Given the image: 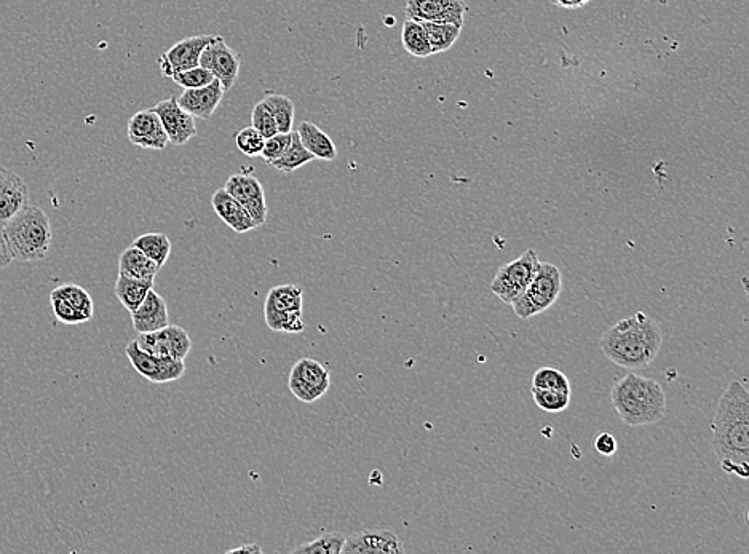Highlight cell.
I'll use <instances>...</instances> for the list:
<instances>
[{
    "label": "cell",
    "instance_id": "obj_1",
    "mask_svg": "<svg viewBox=\"0 0 749 554\" xmlns=\"http://www.w3.org/2000/svg\"><path fill=\"white\" fill-rule=\"evenodd\" d=\"M713 444L722 471L749 478V395L740 380H732L714 412Z\"/></svg>",
    "mask_w": 749,
    "mask_h": 554
},
{
    "label": "cell",
    "instance_id": "obj_2",
    "mask_svg": "<svg viewBox=\"0 0 749 554\" xmlns=\"http://www.w3.org/2000/svg\"><path fill=\"white\" fill-rule=\"evenodd\" d=\"M662 342L657 321L638 312L607 329L599 345L604 357L620 368L642 369L657 358Z\"/></svg>",
    "mask_w": 749,
    "mask_h": 554
},
{
    "label": "cell",
    "instance_id": "obj_3",
    "mask_svg": "<svg viewBox=\"0 0 749 554\" xmlns=\"http://www.w3.org/2000/svg\"><path fill=\"white\" fill-rule=\"evenodd\" d=\"M611 401L623 424L628 427L654 425L666 416V395L657 380L627 374L615 382Z\"/></svg>",
    "mask_w": 749,
    "mask_h": 554
},
{
    "label": "cell",
    "instance_id": "obj_4",
    "mask_svg": "<svg viewBox=\"0 0 749 554\" xmlns=\"http://www.w3.org/2000/svg\"><path fill=\"white\" fill-rule=\"evenodd\" d=\"M2 230L15 261H42L52 246V224L40 206H26Z\"/></svg>",
    "mask_w": 749,
    "mask_h": 554
},
{
    "label": "cell",
    "instance_id": "obj_5",
    "mask_svg": "<svg viewBox=\"0 0 749 554\" xmlns=\"http://www.w3.org/2000/svg\"><path fill=\"white\" fill-rule=\"evenodd\" d=\"M561 291H563L561 270L550 262L540 261L539 269L535 272L528 288L524 289V293L516 297L510 305L516 317L529 320L539 313L547 312L551 305L558 301Z\"/></svg>",
    "mask_w": 749,
    "mask_h": 554
},
{
    "label": "cell",
    "instance_id": "obj_6",
    "mask_svg": "<svg viewBox=\"0 0 749 554\" xmlns=\"http://www.w3.org/2000/svg\"><path fill=\"white\" fill-rule=\"evenodd\" d=\"M539 262V256L534 250L526 251L520 258L500 267L489 288L504 304H512L528 288L539 269Z\"/></svg>",
    "mask_w": 749,
    "mask_h": 554
},
{
    "label": "cell",
    "instance_id": "obj_7",
    "mask_svg": "<svg viewBox=\"0 0 749 554\" xmlns=\"http://www.w3.org/2000/svg\"><path fill=\"white\" fill-rule=\"evenodd\" d=\"M329 385L331 377L320 361L301 358L298 363H294L288 380V387L294 398L302 403H315L328 393Z\"/></svg>",
    "mask_w": 749,
    "mask_h": 554
},
{
    "label": "cell",
    "instance_id": "obj_8",
    "mask_svg": "<svg viewBox=\"0 0 749 554\" xmlns=\"http://www.w3.org/2000/svg\"><path fill=\"white\" fill-rule=\"evenodd\" d=\"M56 320L64 325H82L92 320L95 304L88 291L79 285H61L50 294Z\"/></svg>",
    "mask_w": 749,
    "mask_h": 554
},
{
    "label": "cell",
    "instance_id": "obj_9",
    "mask_svg": "<svg viewBox=\"0 0 749 554\" xmlns=\"http://www.w3.org/2000/svg\"><path fill=\"white\" fill-rule=\"evenodd\" d=\"M135 341L139 349L155 357L184 361L192 350L191 336L186 329L176 325H168L152 333H139Z\"/></svg>",
    "mask_w": 749,
    "mask_h": 554
},
{
    "label": "cell",
    "instance_id": "obj_10",
    "mask_svg": "<svg viewBox=\"0 0 749 554\" xmlns=\"http://www.w3.org/2000/svg\"><path fill=\"white\" fill-rule=\"evenodd\" d=\"M131 366L154 384H168L173 380L181 379L186 372V363L175 358L155 357L152 353L139 349L136 341H131L125 349Z\"/></svg>",
    "mask_w": 749,
    "mask_h": 554
},
{
    "label": "cell",
    "instance_id": "obj_11",
    "mask_svg": "<svg viewBox=\"0 0 749 554\" xmlns=\"http://www.w3.org/2000/svg\"><path fill=\"white\" fill-rule=\"evenodd\" d=\"M240 55L226 44L221 36H214L200 55V66L213 74L221 82L224 92L234 87L240 74Z\"/></svg>",
    "mask_w": 749,
    "mask_h": 554
},
{
    "label": "cell",
    "instance_id": "obj_12",
    "mask_svg": "<svg viewBox=\"0 0 749 554\" xmlns=\"http://www.w3.org/2000/svg\"><path fill=\"white\" fill-rule=\"evenodd\" d=\"M224 189L245 208L256 227L266 224L269 208H267L266 192L259 183V179L254 178L253 175L238 173L227 179Z\"/></svg>",
    "mask_w": 749,
    "mask_h": 554
},
{
    "label": "cell",
    "instance_id": "obj_13",
    "mask_svg": "<svg viewBox=\"0 0 749 554\" xmlns=\"http://www.w3.org/2000/svg\"><path fill=\"white\" fill-rule=\"evenodd\" d=\"M468 7L464 0H408L405 7L408 20L419 23H451L464 26Z\"/></svg>",
    "mask_w": 749,
    "mask_h": 554
},
{
    "label": "cell",
    "instance_id": "obj_14",
    "mask_svg": "<svg viewBox=\"0 0 749 554\" xmlns=\"http://www.w3.org/2000/svg\"><path fill=\"white\" fill-rule=\"evenodd\" d=\"M214 36H194L187 39L179 40L178 44L173 45L170 50L162 53L157 60L160 71L163 76L170 79L175 72L186 71V69L197 68L200 66V55L203 50L210 44Z\"/></svg>",
    "mask_w": 749,
    "mask_h": 554
},
{
    "label": "cell",
    "instance_id": "obj_15",
    "mask_svg": "<svg viewBox=\"0 0 749 554\" xmlns=\"http://www.w3.org/2000/svg\"><path fill=\"white\" fill-rule=\"evenodd\" d=\"M154 112L159 115L163 130L167 133L168 141L173 146H184L197 136L195 117H192L189 112L184 111L183 107L179 106L178 99L170 98L160 101L154 107Z\"/></svg>",
    "mask_w": 749,
    "mask_h": 554
},
{
    "label": "cell",
    "instance_id": "obj_16",
    "mask_svg": "<svg viewBox=\"0 0 749 554\" xmlns=\"http://www.w3.org/2000/svg\"><path fill=\"white\" fill-rule=\"evenodd\" d=\"M127 135L131 144L143 147V149L163 151L170 144L159 115L155 114L154 109L139 111L131 115L128 120Z\"/></svg>",
    "mask_w": 749,
    "mask_h": 554
},
{
    "label": "cell",
    "instance_id": "obj_17",
    "mask_svg": "<svg viewBox=\"0 0 749 554\" xmlns=\"http://www.w3.org/2000/svg\"><path fill=\"white\" fill-rule=\"evenodd\" d=\"M224 88L218 79L205 87L189 88L179 96L178 104L195 119L210 120L224 98Z\"/></svg>",
    "mask_w": 749,
    "mask_h": 554
},
{
    "label": "cell",
    "instance_id": "obj_18",
    "mask_svg": "<svg viewBox=\"0 0 749 554\" xmlns=\"http://www.w3.org/2000/svg\"><path fill=\"white\" fill-rule=\"evenodd\" d=\"M29 205V189L20 176L0 167V227Z\"/></svg>",
    "mask_w": 749,
    "mask_h": 554
},
{
    "label": "cell",
    "instance_id": "obj_19",
    "mask_svg": "<svg viewBox=\"0 0 749 554\" xmlns=\"http://www.w3.org/2000/svg\"><path fill=\"white\" fill-rule=\"evenodd\" d=\"M344 554H403L405 548L397 535L390 531H363L345 539Z\"/></svg>",
    "mask_w": 749,
    "mask_h": 554
},
{
    "label": "cell",
    "instance_id": "obj_20",
    "mask_svg": "<svg viewBox=\"0 0 749 554\" xmlns=\"http://www.w3.org/2000/svg\"><path fill=\"white\" fill-rule=\"evenodd\" d=\"M131 323L136 333H152L170 325L167 301L151 289L146 299L141 302L135 312H131Z\"/></svg>",
    "mask_w": 749,
    "mask_h": 554
},
{
    "label": "cell",
    "instance_id": "obj_21",
    "mask_svg": "<svg viewBox=\"0 0 749 554\" xmlns=\"http://www.w3.org/2000/svg\"><path fill=\"white\" fill-rule=\"evenodd\" d=\"M211 206H213L214 213L218 214V218L237 234H246L256 229V224L250 214L246 213L245 208L224 187L214 192L211 197Z\"/></svg>",
    "mask_w": 749,
    "mask_h": 554
},
{
    "label": "cell",
    "instance_id": "obj_22",
    "mask_svg": "<svg viewBox=\"0 0 749 554\" xmlns=\"http://www.w3.org/2000/svg\"><path fill=\"white\" fill-rule=\"evenodd\" d=\"M298 135L302 146L314 155L315 160L333 162L337 159V149L333 139L329 138L325 131L318 128L315 123L302 122L298 128Z\"/></svg>",
    "mask_w": 749,
    "mask_h": 554
},
{
    "label": "cell",
    "instance_id": "obj_23",
    "mask_svg": "<svg viewBox=\"0 0 749 554\" xmlns=\"http://www.w3.org/2000/svg\"><path fill=\"white\" fill-rule=\"evenodd\" d=\"M159 270L160 267L136 246L130 245L120 254L119 274L138 278V280H155Z\"/></svg>",
    "mask_w": 749,
    "mask_h": 554
},
{
    "label": "cell",
    "instance_id": "obj_24",
    "mask_svg": "<svg viewBox=\"0 0 749 554\" xmlns=\"http://www.w3.org/2000/svg\"><path fill=\"white\" fill-rule=\"evenodd\" d=\"M152 286H154V280H138V278L119 274L117 281H115L114 293L120 304L131 313L135 312L141 302L146 299Z\"/></svg>",
    "mask_w": 749,
    "mask_h": 554
},
{
    "label": "cell",
    "instance_id": "obj_25",
    "mask_svg": "<svg viewBox=\"0 0 749 554\" xmlns=\"http://www.w3.org/2000/svg\"><path fill=\"white\" fill-rule=\"evenodd\" d=\"M302 289L298 285H278L267 294L264 312H302Z\"/></svg>",
    "mask_w": 749,
    "mask_h": 554
},
{
    "label": "cell",
    "instance_id": "obj_26",
    "mask_svg": "<svg viewBox=\"0 0 749 554\" xmlns=\"http://www.w3.org/2000/svg\"><path fill=\"white\" fill-rule=\"evenodd\" d=\"M401 44L409 55L416 56V58H427V56L433 55L427 32L419 21L406 20L403 23Z\"/></svg>",
    "mask_w": 749,
    "mask_h": 554
},
{
    "label": "cell",
    "instance_id": "obj_27",
    "mask_svg": "<svg viewBox=\"0 0 749 554\" xmlns=\"http://www.w3.org/2000/svg\"><path fill=\"white\" fill-rule=\"evenodd\" d=\"M314 160V155L302 146L298 131H291L290 147L286 149L285 154L280 159L270 163V167L277 168L282 173H293V171L299 170V168L304 167L307 163L314 162Z\"/></svg>",
    "mask_w": 749,
    "mask_h": 554
},
{
    "label": "cell",
    "instance_id": "obj_28",
    "mask_svg": "<svg viewBox=\"0 0 749 554\" xmlns=\"http://www.w3.org/2000/svg\"><path fill=\"white\" fill-rule=\"evenodd\" d=\"M131 245L143 251L147 258L152 259L160 269L167 264L168 258H170L171 242L165 234L139 235Z\"/></svg>",
    "mask_w": 749,
    "mask_h": 554
},
{
    "label": "cell",
    "instance_id": "obj_29",
    "mask_svg": "<svg viewBox=\"0 0 749 554\" xmlns=\"http://www.w3.org/2000/svg\"><path fill=\"white\" fill-rule=\"evenodd\" d=\"M422 26L427 32L433 55L449 50L452 45L456 44L462 31V26L451 23H422Z\"/></svg>",
    "mask_w": 749,
    "mask_h": 554
},
{
    "label": "cell",
    "instance_id": "obj_30",
    "mask_svg": "<svg viewBox=\"0 0 749 554\" xmlns=\"http://www.w3.org/2000/svg\"><path fill=\"white\" fill-rule=\"evenodd\" d=\"M277 123L278 133H290L294 125V103L285 95H267L262 99Z\"/></svg>",
    "mask_w": 749,
    "mask_h": 554
},
{
    "label": "cell",
    "instance_id": "obj_31",
    "mask_svg": "<svg viewBox=\"0 0 749 554\" xmlns=\"http://www.w3.org/2000/svg\"><path fill=\"white\" fill-rule=\"evenodd\" d=\"M532 387L572 395L571 380H569V377L563 371L550 368V366H545V368L535 371L534 376H532Z\"/></svg>",
    "mask_w": 749,
    "mask_h": 554
},
{
    "label": "cell",
    "instance_id": "obj_32",
    "mask_svg": "<svg viewBox=\"0 0 749 554\" xmlns=\"http://www.w3.org/2000/svg\"><path fill=\"white\" fill-rule=\"evenodd\" d=\"M345 537L339 532L321 535L314 542L294 548V554H341L344 550Z\"/></svg>",
    "mask_w": 749,
    "mask_h": 554
},
{
    "label": "cell",
    "instance_id": "obj_33",
    "mask_svg": "<svg viewBox=\"0 0 749 554\" xmlns=\"http://www.w3.org/2000/svg\"><path fill=\"white\" fill-rule=\"evenodd\" d=\"M267 326L277 333L299 334L306 329L302 312L277 313L264 312Z\"/></svg>",
    "mask_w": 749,
    "mask_h": 554
},
{
    "label": "cell",
    "instance_id": "obj_34",
    "mask_svg": "<svg viewBox=\"0 0 749 554\" xmlns=\"http://www.w3.org/2000/svg\"><path fill=\"white\" fill-rule=\"evenodd\" d=\"M531 392L535 404L542 411L548 412V414H558V412L566 411L569 408V404H571V395H566V393L540 390V388L535 387H532Z\"/></svg>",
    "mask_w": 749,
    "mask_h": 554
},
{
    "label": "cell",
    "instance_id": "obj_35",
    "mask_svg": "<svg viewBox=\"0 0 749 554\" xmlns=\"http://www.w3.org/2000/svg\"><path fill=\"white\" fill-rule=\"evenodd\" d=\"M264 143H266V138L253 127L243 128L235 136V144H237L238 151L245 154L246 157H259Z\"/></svg>",
    "mask_w": 749,
    "mask_h": 554
},
{
    "label": "cell",
    "instance_id": "obj_36",
    "mask_svg": "<svg viewBox=\"0 0 749 554\" xmlns=\"http://www.w3.org/2000/svg\"><path fill=\"white\" fill-rule=\"evenodd\" d=\"M170 79L173 80L178 87L183 88V90H189V88L205 87V85L211 84L214 77L210 71H207V69H203L202 66H197V68L175 72Z\"/></svg>",
    "mask_w": 749,
    "mask_h": 554
},
{
    "label": "cell",
    "instance_id": "obj_37",
    "mask_svg": "<svg viewBox=\"0 0 749 554\" xmlns=\"http://www.w3.org/2000/svg\"><path fill=\"white\" fill-rule=\"evenodd\" d=\"M251 123H253L251 127L256 128V130H258L266 139L270 138V136L277 135L278 133L277 123H275V119L272 117V114H270L264 101H259V103L253 107V112H251Z\"/></svg>",
    "mask_w": 749,
    "mask_h": 554
},
{
    "label": "cell",
    "instance_id": "obj_38",
    "mask_svg": "<svg viewBox=\"0 0 749 554\" xmlns=\"http://www.w3.org/2000/svg\"><path fill=\"white\" fill-rule=\"evenodd\" d=\"M291 144V131L290 133H277V135L270 136L266 139L264 147H262L261 157L267 165L280 159L285 154L286 149Z\"/></svg>",
    "mask_w": 749,
    "mask_h": 554
},
{
    "label": "cell",
    "instance_id": "obj_39",
    "mask_svg": "<svg viewBox=\"0 0 749 554\" xmlns=\"http://www.w3.org/2000/svg\"><path fill=\"white\" fill-rule=\"evenodd\" d=\"M593 446H595L596 452L604 457H612L617 452V440L611 433H599Z\"/></svg>",
    "mask_w": 749,
    "mask_h": 554
},
{
    "label": "cell",
    "instance_id": "obj_40",
    "mask_svg": "<svg viewBox=\"0 0 749 554\" xmlns=\"http://www.w3.org/2000/svg\"><path fill=\"white\" fill-rule=\"evenodd\" d=\"M13 261H15V259H13L12 251L8 248L4 230L0 227V270H4L5 267L10 266Z\"/></svg>",
    "mask_w": 749,
    "mask_h": 554
},
{
    "label": "cell",
    "instance_id": "obj_41",
    "mask_svg": "<svg viewBox=\"0 0 749 554\" xmlns=\"http://www.w3.org/2000/svg\"><path fill=\"white\" fill-rule=\"evenodd\" d=\"M229 554L234 553H256L261 554L262 548L259 547L258 543H250V545H243V547L238 548H232V550L227 551Z\"/></svg>",
    "mask_w": 749,
    "mask_h": 554
},
{
    "label": "cell",
    "instance_id": "obj_42",
    "mask_svg": "<svg viewBox=\"0 0 749 554\" xmlns=\"http://www.w3.org/2000/svg\"><path fill=\"white\" fill-rule=\"evenodd\" d=\"M551 2L558 5V7L579 8L582 7V5L587 4V2H590V0H551Z\"/></svg>",
    "mask_w": 749,
    "mask_h": 554
}]
</instances>
